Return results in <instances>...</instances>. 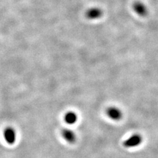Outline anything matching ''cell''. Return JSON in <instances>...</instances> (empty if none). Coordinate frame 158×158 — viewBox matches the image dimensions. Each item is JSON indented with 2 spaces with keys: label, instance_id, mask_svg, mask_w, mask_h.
Here are the masks:
<instances>
[{
  "label": "cell",
  "instance_id": "6",
  "mask_svg": "<svg viewBox=\"0 0 158 158\" xmlns=\"http://www.w3.org/2000/svg\"><path fill=\"white\" fill-rule=\"evenodd\" d=\"M103 12L101 9L98 8H93L90 9L87 12L86 15L87 17L90 19H97L100 18L102 16Z\"/></svg>",
  "mask_w": 158,
  "mask_h": 158
},
{
  "label": "cell",
  "instance_id": "7",
  "mask_svg": "<svg viewBox=\"0 0 158 158\" xmlns=\"http://www.w3.org/2000/svg\"><path fill=\"white\" fill-rule=\"evenodd\" d=\"M77 115L75 112L73 111H69L67 112L65 117H64V119H65V121L69 125H73L77 121Z\"/></svg>",
  "mask_w": 158,
  "mask_h": 158
},
{
  "label": "cell",
  "instance_id": "1",
  "mask_svg": "<svg viewBox=\"0 0 158 158\" xmlns=\"http://www.w3.org/2000/svg\"><path fill=\"white\" fill-rule=\"evenodd\" d=\"M106 114L107 117L113 121H119L123 117V112L117 107H110L107 109Z\"/></svg>",
  "mask_w": 158,
  "mask_h": 158
},
{
  "label": "cell",
  "instance_id": "5",
  "mask_svg": "<svg viewBox=\"0 0 158 158\" xmlns=\"http://www.w3.org/2000/svg\"><path fill=\"white\" fill-rule=\"evenodd\" d=\"M62 136L69 143H75L76 141V135L70 129H64L62 131Z\"/></svg>",
  "mask_w": 158,
  "mask_h": 158
},
{
  "label": "cell",
  "instance_id": "4",
  "mask_svg": "<svg viewBox=\"0 0 158 158\" xmlns=\"http://www.w3.org/2000/svg\"><path fill=\"white\" fill-rule=\"evenodd\" d=\"M133 9L135 12L140 17H145L148 15V9L144 3L136 2L133 5Z\"/></svg>",
  "mask_w": 158,
  "mask_h": 158
},
{
  "label": "cell",
  "instance_id": "2",
  "mask_svg": "<svg viewBox=\"0 0 158 158\" xmlns=\"http://www.w3.org/2000/svg\"><path fill=\"white\" fill-rule=\"evenodd\" d=\"M142 142V137L139 134L132 135L123 142V146L126 148H133L139 146Z\"/></svg>",
  "mask_w": 158,
  "mask_h": 158
},
{
  "label": "cell",
  "instance_id": "3",
  "mask_svg": "<svg viewBox=\"0 0 158 158\" xmlns=\"http://www.w3.org/2000/svg\"><path fill=\"white\" fill-rule=\"evenodd\" d=\"M3 136L9 144H13L16 140V132L13 128L7 127L4 130Z\"/></svg>",
  "mask_w": 158,
  "mask_h": 158
}]
</instances>
